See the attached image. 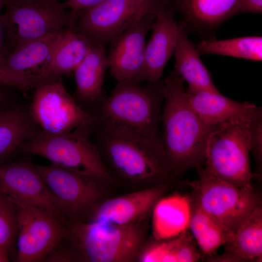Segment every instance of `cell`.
<instances>
[{"mask_svg":"<svg viewBox=\"0 0 262 262\" xmlns=\"http://www.w3.org/2000/svg\"><path fill=\"white\" fill-rule=\"evenodd\" d=\"M186 91L192 107L201 120L208 126L262 119V109L249 102H238L220 92L188 88Z\"/></svg>","mask_w":262,"mask_h":262,"instance_id":"18","label":"cell"},{"mask_svg":"<svg viewBox=\"0 0 262 262\" xmlns=\"http://www.w3.org/2000/svg\"><path fill=\"white\" fill-rule=\"evenodd\" d=\"M188 33L210 35L235 15L239 0H168Z\"/></svg>","mask_w":262,"mask_h":262,"instance_id":"19","label":"cell"},{"mask_svg":"<svg viewBox=\"0 0 262 262\" xmlns=\"http://www.w3.org/2000/svg\"><path fill=\"white\" fill-rule=\"evenodd\" d=\"M5 87L0 86V112L15 102L10 92Z\"/></svg>","mask_w":262,"mask_h":262,"instance_id":"35","label":"cell"},{"mask_svg":"<svg viewBox=\"0 0 262 262\" xmlns=\"http://www.w3.org/2000/svg\"><path fill=\"white\" fill-rule=\"evenodd\" d=\"M178 28L175 13L169 5L156 16L152 34L146 46L143 66L134 82L153 83L161 80L174 53Z\"/></svg>","mask_w":262,"mask_h":262,"instance_id":"16","label":"cell"},{"mask_svg":"<svg viewBox=\"0 0 262 262\" xmlns=\"http://www.w3.org/2000/svg\"><path fill=\"white\" fill-rule=\"evenodd\" d=\"M10 199L16 210L18 225L16 260L44 262L48 254L66 236V227L43 209Z\"/></svg>","mask_w":262,"mask_h":262,"instance_id":"11","label":"cell"},{"mask_svg":"<svg viewBox=\"0 0 262 262\" xmlns=\"http://www.w3.org/2000/svg\"><path fill=\"white\" fill-rule=\"evenodd\" d=\"M168 0H105L85 11L71 28L93 44L104 45L145 17L156 16Z\"/></svg>","mask_w":262,"mask_h":262,"instance_id":"8","label":"cell"},{"mask_svg":"<svg viewBox=\"0 0 262 262\" xmlns=\"http://www.w3.org/2000/svg\"><path fill=\"white\" fill-rule=\"evenodd\" d=\"M199 179L193 184L196 200L216 220L235 232L250 213L261 206L260 194L253 188H244L216 178L200 165Z\"/></svg>","mask_w":262,"mask_h":262,"instance_id":"9","label":"cell"},{"mask_svg":"<svg viewBox=\"0 0 262 262\" xmlns=\"http://www.w3.org/2000/svg\"><path fill=\"white\" fill-rule=\"evenodd\" d=\"M152 210L155 240L177 236L188 229L192 212L191 200L188 197L179 194L161 197Z\"/></svg>","mask_w":262,"mask_h":262,"instance_id":"24","label":"cell"},{"mask_svg":"<svg viewBox=\"0 0 262 262\" xmlns=\"http://www.w3.org/2000/svg\"><path fill=\"white\" fill-rule=\"evenodd\" d=\"M10 251L5 246H0V262H8L10 261Z\"/></svg>","mask_w":262,"mask_h":262,"instance_id":"37","label":"cell"},{"mask_svg":"<svg viewBox=\"0 0 262 262\" xmlns=\"http://www.w3.org/2000/svg\"><path fill=\"white\" fill-rule=\"evenodd\" d=\"M262 119L256 122L254 127L253 138L250 151H251L256 160L258 169L260 173V167L262 164Z\"/></svg>","mask_w":262,"mask_h":262,"instance_id":"32","label":"cell"},{"mask_svg":"<svg viewBox=\"0 0 262 262\" xmlns=\"http://www.w3.org/2000/svg\"><path fill=\"white\" fill-rule=\"evenodd\" d=\"M262 0H239L235 15L242 13L262 14Z\"/></svg>","mask_w":262,"mask_h":262,"instance_id":"34","label":"cell"},{"mask_svg":"<svg viewBox=\"0 0 262 262\" xmlns=\"http://www.w3.org/2000/svg\"><path fill=\"white\" fill-rule=\"evenodd\" d=\"M78 260L83 259L78 250L66 236L48 254L44 262H66Z\"/></svg>","mask_w":262,"mask_h":262,"instance_id":"30","label":"cell"},{"mask_svg":"<svg viewBox=\"0 0 262 262\" xmlns=\"http://www.w3.org/2000/svg\"><path fill=\"white\" fill-rule=\"evenodd\" d=\"M0 191L12 199L49 212L66 227L69 223L60 201L29 161L0 164Z\"/></svg>","mask_w":262,"mask_h":262,"instance_id":"13","label":"cell"},{"mask_svg":"<svg viewBox=\"0 0 262 262\" xmlns=\"http://www.w3.org/2000/svg\"><path fill=\"white\" fill-rule=\"evenodd\" d=\"M60 201L69 223L86 222L102 201L105 184L94 177L54 164H34Z\"/></svg>","mask_w":262,"mask_h":262,"instance_id":"10","label":"cell"},{"mask_svg":"<svg viewBox=\"0 0 262 262\" xmlns=\"http://www.w3.org/2000/svg\"><path fill=\"white\" fill-rule=\"evenodd\" d=\"M192 212L188 229L201 255H213L217 249L233 237L234 232L220 223L203 210L195 200H191Z\"/></svg>","mask_w":262,"mask_h":262,"instance_id":"26","label":"cell"},{"mask_svg":"<svg viewBox=\"0 0 262 262\" xmlns=\"http://www.w3.org/2000/svg\"><path fill=\"white\" fill-rule=\"evenodd\" d=\"M225 245L224 253L208 259L213 262H258L262 257V209L256 208Z\"/></svg>","mask_w":262,"mask_h":262,"instance_id":"22","label":"cell"},{"mask_svg":"<svg viewBox=\"0 0 262 262\" xmlns=\"http://www.w3.org/2000/svg\"><path fill=\"white\" fill-rule=\"evenodd\" d=\"M88 38L66 29L59 37L52 52L49 74L52 82L61 80V75L74 71L94 45Z\"/></svg>","mask_w":262,"mask_h":262,"instance_id":"25","label":"cell"},{"mask_svg":"<svg viewBox=\"0 0 262 262\" xmlns=\"http://www.w3.org/2000/svg\"><path fill=\"white\" fill-rule=\"evenodd\" d=\"M179 23L174 51L175 71L188 84V89L219 92L215 86L210 72L200 57L196 46L190 40L188 32Z\"/></svg>","mask_w":262,"mask_h":262,"instance_id":"23","label":"cell"},{"mask_svg":"<svg viewBox=\"0 0 262 262\" xmlns=\"http://www.w3.org/2000/svg\"><path fill=\"white\" fill-rule=\"evenodd\" d=\"M156 16L149 15L114 37L107 60L110 73L117 82L135 81L143 68L146 38Z\"/></svg>","mask_w":262,"mask_h":262,"instance_id":"14","label":"cell"},{"mask_svg":"<svg viewBox=\"0 0 262 262\" xmlns=\"http://www.w3.org/2000/svg\"><path fill=\"white\" fill-rule=\"evenodd\" d=\"M66 29L19 45L6 55L0 68L31 82L35 87L54 82L49 74V63L56 44Z\"/></svg>","mask_w":262,"mask_h":262,"instance_id":"15","label":"cell"},{"mask_svg":"<svg viewBox=\"0 0 262 262\" xmlns=\"http://www.w3.org/2000/svg\"><path fill=\"white\" fill-rule=\"evenodd\" d=\"M93 123L81 125L62 134L41 130L23 143L14 155L39 156L52 164L87 174L105 184L112 183L115 180L91 138Z\"/></svg>","mask_w":262,"mask_h":262,"instance_id":"4","label":"cell"},{"mask_svg":"<svg viewBox=\"0 0 262 262\" xmlns=\"http://www.w3.org/2000/svg\"><path fill=\"white\" fill-rule=\"evenodd\" d=\"M140 251L137 259L143 262H193L201 253L187 230L167 239L155 240Z\"/></svg>","mask_w":262,"mask_h":262,"instance_id":"27","label":"cell"},{"mask_svg":"<svg viewBox=\"0 0 262 262\" xmlns=\"http://www.w3.org/2000/svg\"><path fill=\"white\" fill-rule=\"evenodd\" d=\"M4 33V29L0 20V67L6 56L5 54L3 48Z\"/></svg>","mask_w":262,"mask_h":262,"instance_id":"36","label":"cell"},{"mask_svg":"<svg viewBox=\"0 0 262 262\" xmlns=\"http://www.w3.org/2000/svg\"><path fill=\"white\" fill-rule=\"evenodd\" d=\"M0 20L13 49L52 32L71 28L76 17L61 0H16Z\"/></svg>","mask_w":262,"mask_h":262,"instance_id":"7","label":"cell"},{"mask_svg":"<svg viewBox=\"0 0 262 262\" xmlns=\"http://www.w3.org/2000/svg\"><path fill=\"white\" fill-rule=\"evenodd\" d=\"M91 138L115 180L156 185L172 175L163 143L95 120Z\"/></svg>","mask_w":262,"mask_h":262,"instance_id":"2","label":"cell"},{"mask_svg":"<svg viewBox=\"0 0 262 262\" xmlns=\"http://www.w3.org/2000/svg\"><path fill=\"white\" fill-rule=\"evenodd\" d=\"M0 86L15 88L24 93L33 88L32 84L27 80L13 75L0 68Z\"/></svg>","mask_w":262,"mask_h":262,"instance_id":"31","label":"cell"},{"mask_svg":"<svg viewBox=\"0 0 262 262\" xmlns=\"http://www.w3.org/2000/svg\"><path fill=\"white\" fill-rule=\"evenodd\" d=\"M196 46L200 55H223L258 62L262 60V37L260 36L225 40L203 38Z\"/></svg>","mask_w":262,"mask_h":262,"instance_id":"28","label":"cell"},{"mask_svg":"<svg viewBox=\"0 0 262 262\" xmlns=\"http://www.w3.org/2000/svg\"><path fill=\"white\" fill-rule=\"evenodd\" d=\"M164 183L101 201L88 220L117 225L141 223L166 190Z\"/></svg>","mask_w":262,"mask_h":262,"instance_id":"17","label":"cell"},{"mask_svg":"<svg viewBox=\"0 0 262 262\" xmlns=\"http://www.w3.org/2000/svg\"><path fill=\"white\" fill-rule=\"evenodd\" d=\"M104 45L94 44L74 71L76 84V102L88 112L105 97L103 92L105 74L109 66Z\"/></svg>","mask_w":262,"mask_h":262,"instance_id":"20","label":"cell"},{"mask_svg":"<svg viewBox=\"0 0 262 262\" xmlns=\"http://www.w3.org/2000/svg\"><path fill=\"white\" fill-rule=\"evenodd\" d=\"M66 237L82 255L92 262H127L137 259L145 231L141 223L117 225L98 221L72 222Z\"/></svg>","mask_w":262,"mask_h":262,"instance_id":"6","label":"cell"},{"mask_svg":"<svg viewBox=\"0 0 262 262\" xmlns=\"http://www.w3.org/2000/svg\"><path fill=\"white\" fill-rule=\"evenodd\" d=\"M4 2V4H5V6L7 5V4L16 0H3Z\"/></svg>","mask_w":262,"mask_h":262,"instance_id":"39","label":"cell"},{"mask_svg":"<svg viewBox=\"0 0 262 262\" xmlns=\"http://www.w3.org/2000/svg\"><path fill=\"white\" fill-rule=\"evenodd\" d=\"M164 81L162 142L171 173L179 175L204 163L207 140L214 126L198 116L188 100L184 80L175 71Z\"/></svg>","mask_w":262,"mask_h":262,"instance_id":"1","label":"cell"},{"mask_svg":"<svg viewBox=\"0 0 262 262\" xmlns=\"http://www.w3.org/2000/svg\"><path fill=\"white\" fill-rule=\"evenodd\" d=\"M18 233L16 213L10 198L0 191V246L7 247L11 254Z\"/></svg>","mask_w":262,"mask_h":262,"instance_id":"29","label":"cell"},{"mask_svg":"<svg viewBox=\"0 0 262 262\" xmlns=\"http://www.w3.org/2000/svg\"><path fill=\"white\" fill-rule=\"evenodd\" d=\"M258 120L214 126L207 140L204 170L238 187L253 188L249 154Z\"/></svg>","mask_w":262,"mask_h":262,"instance_id":"5","label":"cell"},{"mask_svg":"<svg viewBox=\"0 0 262 262\" xmlns=\"http://www.w3.org/2000/svg\"><path fill=\"white\" fill-rule=\"evenodd\" d=\"M146 83L117 82L110 95L88 113L96 121L163 143L159 124L164 81Z\"/></svg>","mask_w":262,"mask_h":262,"instance_id":"3","label":"cell"},{"mask_svg":"<svg viewBox=\"0 0 262 262\" xmlns=\"http://www.w3.org/2000/svg\"><path fill=\"white\" fill-rule=\"evenodd\" d=\"M41 131L25 103L15 102L0 111V164L6 163L23 143Z\"/></svg>","mask_w":262,"mask_h":262,"instance_id":"21","label":"cell"},{"mask_svg":"<svg viewBox=\"0 0 262 262\" xmlns=\"http://www.w3.org/2000/svg\"><path fill=\"white\" fill-rule=\"evenodd\" d=\"M34 88L29 109L42 131L62 134L81 125L93 122L92 116L76 102L61 81L41 84Z\"/></svg>","mask_w":262,"mask_h":262,"instance_id":"12","label":"cell"},{"mask_svg":"<svg viewBox=\"0 0 262 262\" xmlns=\"http://www.w3.org/2000/svg\"><path fill=\"white\" fill-rule=\"evenodd\" d=\"M5 6L4 2L3 0H0V12L1 11L3 7V6Z\"/></svg>","mask_w":262,"mask_h":262,"instance_id":"38","label":"cell"},{"mask_svg":"<svg viewBox=\"0 0 262 262\" xmlns=\"http://www.w3.org/2000/svg\"><path fill=\"white\" fill-rule=\"evenodd\" d=\"M105 0H66L65 4L67 8L77 18L81 11L89 9L101 3Z\"/></svg>","mask_w":262,"mask_h":262,"instance_id":"33","label":"cell"}]
</instances>
